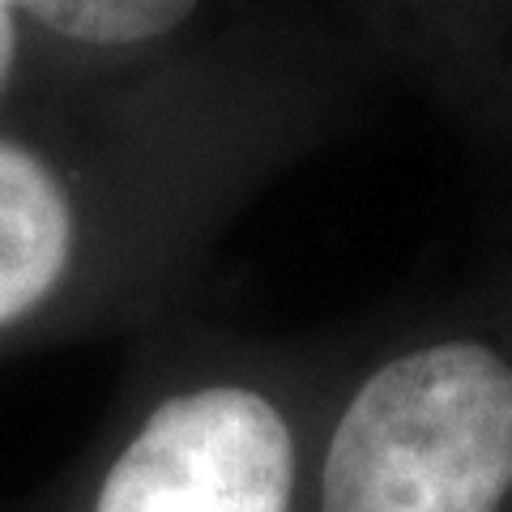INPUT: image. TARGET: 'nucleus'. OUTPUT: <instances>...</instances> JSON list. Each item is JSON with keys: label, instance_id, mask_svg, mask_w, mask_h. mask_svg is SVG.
Returning a JSON list of instances; mask_svg holds the SVG:
<instances>
[{"label": "nucleus", "instance_id": "f257e3e1", "mask_svg": "<svg viewBox=\"0 0 512 512\" xmlns=\"http://www.w3.org/2000/svg\"><path fill=\"white\" fill-rule=\"evenodd\" d=\"M299 512H512V355L440 333L367 367L312 440Z\"/></svg>", "mask_w": 512, "mask_h": 512}, {"label": "nucleus", "instance_id": "f03ea898", "mask_svg": "<svg viewBox=\"0 0 512 512\" xmlns=\"http://www.w3.org/2000/svg\"><path fill=\"white\" fill-rule=\"evenodd\" d=\"M312 436L274 380L163 384L39 512H299Z\"/></svg>", "mask_w": 512, "mask_h": 512}, {"label": "nucleus", "instance_id": "7ed1b4c3", "mask_svg": "<svg viewBox=\"0 0 512 512\" xmlns=\"http://www.w3.org/2000/svg\"><path fill=\"white\" fill-rule=\"evenodd\" d=\"M82 274V218L56 171L0 141V338L73 295Z\"/></svg>", "mask_w": 512, "mask_h": 512}, {"label": "nucleus", "instance_id": "20e7f679", "mask_svg": "<svg viewBox=\"0 0 512 512\" xmlns=\"http://www.w3.org/2000/svg\"><path fill=\"white\" fill-rule=\"evenodd\" d=\"M13 9H26L30 18L77 43L124 47L175 30L197 9V0H13Z\"/></svg>", "mask_w": 512, "mask_h": 512}, {"label": "nucleus", "instance_id": "39448f33", "mask_svg": "<svg viewBox=\"0 0 512 512\" xmlns=\"http://www.w3.org/2000/svg\"><path fill=\"white\" fill-rule=\"evenodd\" d=\"M13 47H18V26H13V0H0V90L13 69Z\"/></svg>", "mask_w": 512, "mask_h": 512}]
</instances>
